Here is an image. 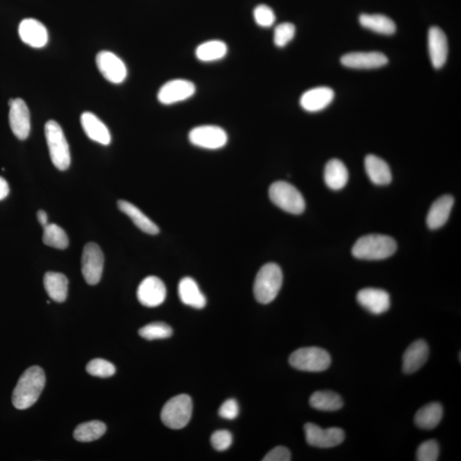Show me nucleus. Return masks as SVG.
Listing matches in <instances>:
<instances>
[{
    "mask_svg": "<svg viewBox=\"0 0 461 461\" xmlns=\"http://www.w3.org/2000/svg\"><path fill=\"white\" fill-rule=\"evenodd\" d=\"M45 384L43 369L37 365L29 368L18 380L13 391V403L19 410H25L32 407L40 398Z\"/></svg>",
    "mask_w": 461,
    "mask_h": 461,
    "instance_id": "nucleus-1",
    "label": "nucleus"
},
{
    "mask_svg": "<svg viewBox=\"0 0 461 461\" xmlns=\"http://www.w3.org/2000/svg\"><path fill=\"white\" fill-rule=\"evenodd\" d=\"M396 242L390 236L382 234L365 235L357 240L352 249L354 257L361 260H384L394 255Z\"/></svg>",
    "mask_w": 461,
    "mask_h": 461,
    "instance_id": "nucleus-2",
    "label": "nucleus"
},
{
    "mask_svg": "<svg viewBox=\"0 0 461 461\" xmlns=\"http://www.w3.org/2000/svg\"><path fill=\"white\" fill-rule=\"evenodd\" d=\"M283 284V273L279 265L268 264L259 270L254 283V295L257 302L269 304L276 298Z\"/></svg>",
    "mask_w": 461,
    "mask_h": 461,
    "instance_id": "nucleus-3",
    "label": "nucleus"
},
{
    "mask_svg": "<svg viewBox=\"0 0 461 461\" xmlns=\"http://www.w3.org/2000/svg\"><path fill=\"white\" fill-rule=\"evenodd\" d=\"M45 139L53 165L56 169L64 171L70 166V146L62 128L55 121H49L45 127Z\"/></svg>",
    "mask_w": 461,
    "mask_h": 461,
    "instance_id": "nucleus-4",
    "label": "nucleus"
},
{
    "mask_svg": "<svg viewBox=\"0 0 461 461\" xmlns=\"http://www.w3.org/2000/svg\"><path fill=\"white\" fill-rule=\"evenodd\" d=\"M192 401L190 396L186 394L178 395L171 398L163 406L161 420L167 428L181 430L186 428L192 418Z\"/></svg>",
    "mask_w": 461,
    "mask_h": 461,
    "instance_id": "nucleus-5",
    "label": "nucleus"
},
{
    "mask_svg": "<svg viewBox=\"0 0 461 461\" xmlns=\"http://www.w3.org/2000/svg\"><path fill=\"white\" fill-rule=\"evenodd\" d=\"M289 363L297 370L318 372L329 368L331 358L325 349L318 347H307L293 352L289 358Z\"/></svg>",
    "mask_w": 461,
    "mask_h": 461,
    "instance_id": "nucleus-6",
    "label": "nucleus"
},
{
    "mask_svg": "<svg viewBox=\"0 0 461 461\" xmlns=\"http://www.w3.org/2000/svg\"><path fill=\"white\" fill-rule=\"evenodd\" d=\"M269 197L276 206L289 214L300 215L304 211L305 200L302 194L288 182H274L269 188Z\"/></svg>",
    "mask_w": 461,
    "mask_h": 461,
    "instance_id": "nucleus-7",
    "label": "nucleus"
},
{
    "mask_svg": "<svg viewBox=\"0 0 461 461\" xmlns=\"http://www.w3.org/2000/svg\"><path fill=\"white\" fill-rule=\"evenodd\" d=\"M104 264L105 257L100 247L95 243H87L82 257V271L87 284L95 285L100 281Z\"/></svg>",
    "mask_w": 461,
    "mask_h": 461,
    "instance_id": "nucleus-8",
    "label": "nucleus"
},
{
    "mask_svg": "<svg viewBox=\"0 0 461 461\" xmlns=\"http://www.w3.org/2000/svg\"><path fill=\"white\" fill-rule=\"evenodd\" d=\"M189 140L193 146L207 150H218L226 146L228 136L222 128L204 125L194 128L189 133Z\"/></svg>",
    "mask_w": 461,
    "mask_h": 461,
    "instance_id": "nucleus-9",
    "label": "nucleus"
},
{
    "mask_svg": "<svg viewBox=\"0 0 461 461\" xmlns=\"http://www.w3.org/2000/svg\"><path fill=\"white\" fill-rule=\"evenodd\" d=\"M304 432L307 443L316 448L336 447L345 439V434L342 429L337 428L322 429L313 423H308L304 425Z\"/></svg>",
    "mask_w": 461,
    "mask_h": 461,
    "instance_id": "nucleus-10",
    "label": "nucleus"
},
{
    "mask_svg": "<svg viewBox=\"0 0 461 461\" xmlns=\"http://www.w3.org/2000/svg\"><path fill=\"white\" fill-rule=\"evenodd\" d=\"M196 93V86L188 80L176 79L167 82L160 89L158 101L165 105L177 104L192 98Z\"/></svg>",
    "mask_w": 461,
    "mask_h": 461,
    "instance_id": "nucleus-11",
    "label": "nucleus"
},
{
    "mask_svg": "<svg viewBox=\"0 0 461 461\" xmlns=\"http://www.w3.org/2000/svg\"><path fill=\"white\" fill-rule=\"evenodd\" d=\"M96 63L99 72L109 82L121 84L127 78V67L115 53L108 51L99 52L96 56Z\"/></svg>",
    "mask_w": 461,
    "mask_h": 461,
    "instance_id": "nucleus-12",
    "label": "nucleus"
},
{
    "mask_svg": "<svg viewBox=\"0 0 461 461\" xmlns=\"http://www.w3.org/2000/svg\"><path fill=\"white\" fill-rule=\"evenodd\" d=\"M9 121L11 130L18 139L25 140L31 130L30 112L26 103L21 98L9 101Z\"/></svg>",
    "mask_w": 461,
    "mask_h": 461,
    "instance_id": "nucleus-13",
    "label": "nucleus"
},
{
    "mask_svg": "<svg viewBox=\"0 0 461 461\" xmlns=\"http://www.w3.org/2000/svg\"><path fill=\"white\" fill-rule=\"evenodd\" d=\"M167 289L162 280L156 276L146 278L139 285L137 297L148 308H156L165 303Z\"/></svg>",
    "mask_w": 461,
    "mask_h": 461,
    "instance_id": "nucleus-14",
    "label": "nucleus"
},
{
    "mask_svg": "<svg viewBox=\"0 0 461 461\" xmlns=\"http://www.w3.org/2000/svg\"><path fill=\"white\" fill-rule=\"evenodd\" d=\"M341 63L354 70H372L386 66L388 59L379 52H350L342 56Z\"/></svg>",
    "mask_w": 461,
    "mask_h": 461,
    "instance_id": "nucleus-15",
    "label": "nucleus"
},
{
    "mask_svg": "<svg viewBox=\"0 0 461 461\" xmlns=\"http://www.w3.org/2000/svg\"><path fill=\"white\" fill-rule=\"evenodd\" d=\"M358 303L373 315L386 313L391 307L388 292L381 289L365 288L358 292Z\"/></svg>",
    "mask_w": 461,
    "mask_h": 461,
    "instance_id": "nucleus-16",
    "label": "nucleus"
},
{
    "mask_svg": "<svg viewBox=\"0 0 461 461\" xmlns=\"http://www.w3.org/2000/svg\"><path fill=\"white\" fill-rule=\"evenodd\" d=\"M18 32L21 40L31 47L42 48L47 44V29L36 19H24L19 25Z\"/></svg>",
    "mask_w": 461,
    "mask_h": 461,
    "instance_id": "nucleus-17",
    "label": "nucleus"
},
{
    "mask_svg": "<svg viewBox=\"0 0 461 461\" xmlns=\"http://www.w3.org/2000/svg\"><path fill=\"white\" fill-rule=\"evenodd\" d=\"M428 48L433 67L437 70L444 67L448 59V40L445 33L438 27H432L429 30Z\"/></svg>",
    "mask_w": 461,
    "mask_h": 461,
    "instance_id": "nucleus-18",
    "label": "nucleus"
},
{
    "mask_svg": "<svg viewBox=\"0 0 461 461\" xmlns=\"http://www.w3.org/2000/svg\"><path fill=\"white\" fill-rule=\"evenodd\" d=\"M334 98V91L327 86H319L305 91L300 98V105L308 112H318L330 105Z\"/></svg>",
    "mask_w": 461,
    "mask_h": 461,
    "instance_id": "nucleus-19",
    "label": "nucleus"
},
{
    "mask_svg": "<svg viewBox=\"0 0 461 461\" xmlns=\"http://www.w3.org/2000/svg\"><path fill=\"white\" fill-rule=\"evenodd\" d=\"M429 346L424 340H417L407 349L402 358L403 372L407 375L420 370L428 361Z\"/></svg>",
    "mask_w": 461,
    "mask_h": 461,
    "instance_id": "nucleus-20",
    "label": "nucleus"
},
{
    "mask_svg": "<svg viewBox=\"0 0 461 461\" xmlns=\"http://www.w3.org/2000/svg\"><path fill=\"white\" fill-rule=\"evenodd\" d=\"M81 123L84 132L90 139L103 146H109L112 142L108 128L93 113L84 112L81 116Z\"/></svg>",
    "mask_w": 461,
    "mask_h": 461,
    "instance_id": "nucleus-21",
    "label": "nucleus"
},
{
    "mask_svg": "<svg viewBox=\"0 0 461 461\" xmlns=\"http://www.w3.org/2000/svg\"><path fill=\"white\" fill-rule=\"evenodd\" d=\"M453 203L455 199L451 195L441 196L434 202L426 219L430 229L436 230L444 226L451 216Z\"/></svg>",
    "mask_w": 461,
    "mask_h": 461,
    "instance_id": "nucleus-22",
    "label": "nucleus"
},
{
    "mask_svg": "<svg viewBox=\"0 0 461 461\" xmlns=\"http://www.w3.org/2000/svg\"><path fill=\"white\" fill-rule=\"evenodd\" d=\"M179 296L188 306L201 310L206 306L207 300L195 280L190 277L183 278L179 283Z\"/></svg>",
    "mask_w": 461,
    "mask_h": 461,
    "instance_id": "nucleus-23",
    "label": "nucleus"
},
{
    "mask_svg": "<svg viewBox=\"0 0 461 461\" xmlns=\"http://www.w3.org/2000/svg\"><path fill=\"white\" fill-rule=\"evenodd\" d=\"M365 172L372 183L378 186L390 184L392 174L386 161L375 155H368L365 158Z\"/></svg>",
    "mask_w": 461,
    "mask_h": 461,
    "instance_id": "nucleus-24",
    "label": "nucleus"
},
{
    "mask_svg": "<svg viewBox=\"0 0 461 461\" xmlns=\"http://www.w3.org/2000/svg\"><path fill=\"white\" fill-rule=\"evenodd\" d=\"M118 208L120 211L127 215L129 218L133 220L135 226L141 231L146 232L147 234L157 235L159 234L160 229L148 216L144 214L139 208L135 205L129 203L128 201L120 200L118 201Z\"/></svg>",
    "mask_w": 461,
    "mask_h": 461,
    "instance_id": "nucleus-25",
    "label": "nucleus"
},
{
    "mask_svg": "<svg viewBox=\"0 0 461 461\" xmlns=\"http://www.w3.org/2000/svg\"><path fill=\"white\" fill-rule=\"evenodd\" d=\"M44 287L50 298L56 303H63L67 299L68 280L63 273L48 272L44 277Z\"/></svg>",
    "mask_w": 461,
    "mask_h": 461,
    "instance_id": "nucleus-26",
    "label": "nucleus"
},
{
    "mask_svg": "<svg viewBox=\"0 0 461 461\" xmlns=\"http://www.w3.org/2000/svg\"><path fill=\"white\" fill-rule=\"evenodd\" d=\"M443 416V406L438 402H432L418 411L415 414L414 423L421 429L432 430L439 425Z\"/></svg>",
    "mask_w": 461,
    "mask_h": 461,
    "instance_id": "nucleus-27",
    "label": "nucleus"
},
{
    "mask_svg": "<svg viewBox=\"0 0 461 461\" xmlns=\"http://www.w3.org/2000/svg\"><path fill=\"white\" fill-rule=\"evenodd\" d=\"M324 178L329 188L336 190H341L348 182V169L340 160L331 159L326 163Z\"/></svg>",
    "mask_w": 461,
    "mask_h": 461,
    "instance_id": "nucleus-28",
    "label": "nucleus"
},
{
    "mask_svg": "<svg viewBox=\"0 0 461 461\" xmlns=\"http://www.w3.org/2000/svg\"><path fill=\"white\" fill-rule=\"evenodd\" d=\"M361 26L377 33L391 36L395 33L396 26L390 17L381 14H363L359 17Z\"/></svg>",
    "mask_w": 461,
    "mask_h": 461,
    "instance_id": "nucleus-29",
    "label": "nucleus"
},
{
    "mask_svg": "<svg viewBox=\"0 0 461 461\" xmlns=\"http://www.w3.org/2000/svg\"><path fill=\"white\" fill-rule=\"evenodd\" d=\"M228 52L227 45L222 40H209L201 44L196 50L197 59L201 62H216L225 58Z\"/></svg>",
    "mask_w": 461,
    "mask_h": 461,
    "instance_id": "nucleus-30",
    "label": "nucleus"
},
{
    "mask_svg": "<svg viewBox=\"0 0 461 461\" xmlns=\"http://www.w3.org/2000/svg\"><path fill=\"white\" fill-rule=\"evenodd\" d=\"M310 406L319 411H338L344 406L341 396L330 391H316L310 399Z\"/></svg>",
    "mask_w": 461,
    "mask_h": 461,
    "instance_id": "nucleus-31",
    "label": "nucleus"
},
{
    "mask_svg": "<svg viewBox=\"0 0 461 461\" xmlns=\"http://www.w3.org/2000/svg\"><path fill=\"white\" fill-rule=\"evenodd\" d=\"M106 432V425L98 421L82 423L75 428L74 437L82 443L99 439Z\"/></svg>",
    "mask_w": 461,
    "mask_h": 461,
    "instance_id": "nucleus-32",
    "label": "nucleus"
},
{
    "mask_svg": "<svg viewBox=\"0 0 461 461\" xmlns=\"http://www.w3.org/2000/svg\"><path fill=\"white\" fill-rule=\"evenodd\" d=\"M43 242L45 245L59 250H66L68 246V238L66 231L54 223L44 227Z\"/></svg>",
    "mask_w": 461,
    "mask_h": 461,
    "instance_id": "nucleus-33",
    "label": "nucleus"
},
{
    "mask_svg": "<svg viewBox=\"0 0 461 461\" xmlns=\"http://www.w3.org/2000/svg\"><path fill=\"white\" fill-rule=\"evenodd\" d=\"M139 336L146 340L152 341L157 339H165L172 336L173 330L169 325L163 322L148 324L139 331Z\"/></svg>",
    "mask_w": 461,
    "mask_h": 461,
    "instance_id": "nucleus-34",
    "label": "nucleus"
},
{
    "mask_svg": "<svg viewBox=\"0 0 461 461\" xmlns=\"http://www.w3.org/2000/svg\"><path fill=\"white\" fill-rule=\"evenodd\" d=\"M86 371L90 375L99 378H109L116 373V368L109 361L104 359H94L86 365Z\"/></svg>",
    "mask_w": 461,
    "mask_h": 461,
    "instance_id": "nucleus-35",
    "label": "nucleus"
},
{
    "mask_svg": "<svg viewBox=\"0 0 461 461\" xmlns=\"http://www.w3.org/2000/svg\"><path fill=\"white\" fill-rule=\"evenodd\" d=\"M295 26L289 22H283L274 29L273 42L276 47L283 48L295 37Z\"/></svg>",
    "mask_w": 461,
    "mask_h": 461,
    "instance_id": "nucleus-36",
    "label": "nucleus"
},
{
    "mask_svg": "<svg viewBox=\"0 0 461 461\" xmlns=\"http://www.w3.org/2000/svg\"><path fill=\"white\" fill-rule=\"evenodd\" d=\"M253 14L255 22L262 28H270L276 20L273 10L266 5L255 7Z\"/></svg>",
    "mask_w": 461,
    "mask_h": 461,
    "instance_id": "nucleus-37",
    "label": "nucleus"
},
{
    "mask_svg": "<svg viewBox=\"0 0 461 461\" xmlns=\"http://www.w3.org/2000/svg\"><path fill=\"white\" fill-rule=\"evenodd\" d=\"M416 456L418 461H436L439 456V445L435 440L426 441L418 447Z\"/></svg>",
    "mask_w": 461,
    "mask_h": 461,
    "instance_id": "nucleus-38",
    "label": "nucleus"
},
{
    "mask_svg": "<svg viewBox=\"0 0 461 461\" xmlns=\"http://www.w3.org/2000/svg\"><path fill=\"white\" fill-rule=\"evenodd\" d=\"M213 448L217 451H226L231 447L232 436L227 430H216L211 437Z\"/></svg>",
    "mask_w": 461,
    "mask_h": 461,
    "instance_id": "nucleus-39",
    "label": "nucleus"
},
{
    "mask_svg": "<svg viewBox=\"0 0 461 461\" xmlns=\"http://www.w3.org/2000/svg\"><path fill=\"white\" fill-rule=\"evenodd\" d=\"M239 406L235 399H228L222 403L219 409V415L225 420L232 421L239 416Z\"/></svg>",
    "mask_w": 461,
    "mask_h": 461,
    "instance_id": "nucleus-40",
    "label": "nucleus"
},
{
    "mask_svg": "<svg viewBox=\"0 0 461 461\" xmlns=\"http://www.w3.org/2000/svg\"><path fill=\"white\" fill-rule=\"evenodd\" d=\"M292 460L291 452L283 446L274 448L262 459L264 461H289Z\"/></svg>",
    "mask_w": 461,
    "mask_h": 461,
    "instance_id": "nucleus-41",
    "label": "nucleus"
},
{
    "mask_svg": "<svg viewBox=\"0 0 461 461\" xmlns=\"http://www.w3.org/2000/svg\"><path fill=\"white\" fill-rule=\"evenodd\" d=\"M10 188L5 179L0 177V201L5 199L9 195Z\"/></svg>",
    "mask_w": 461,
    "mask_h": 461,
    "instance_id": "nucleus-42",
    "label": "nucleus"
},
{
    "mask_svg": "<svg viewBox=\"0 0 461 461\" xmlns=\"http://www.w3.org/2000/svg\"><path fill=\"white\" fill-rule=\"evenodd\" d=\"M37 219H38V222H39L41 226L43 227L47 226V225L49 224L47 212H45L44 211H38Z\"/></svg>",
    "mask_w": 461,
    "mask_h": 461,
    "instance_id": "nucleus-43",
    "label": "nucleus"
}]
</instances>
